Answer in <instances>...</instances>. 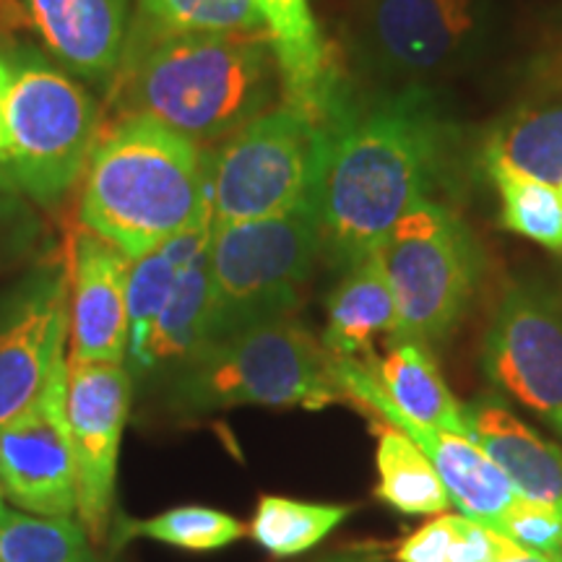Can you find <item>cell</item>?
<instances>
[{"label":"cell","instance_id":"19","mask_svg":"<svg viewBox=\"0 0 562 562\" xmlns=\"http://www.w3.org/2000/svg\"><path fill=\"white\" fill-rule=\"evenodd\" d=\"M472 440L480 442L518 495L531 501L562 503V451L531 430L497 398H480L467 406Z\"/></svg>","mask_w":562,"mask_h":562},{"label":"cell","instance_id":"29","mask_svg":"<svg viewBox=\"0 0 562 562\" xmlns=\"http://www.w3.org/2000/svg\"><path fill=\"white\" fill-rule=\"evenodd\" d=\"M245 533V526L229 513L203 505H180V508L157 513L144 521H123L117 526V542L133 537L178 547L191 552H211L235 544Z\"/></svg>","mask_w":562,"mask_h":562},{"label":"cell","instance_id":"2","mask_svg":"<svg viewBox=\"0 0 562 562\" xmlns=\"http://www.w3.org/2000/svg\"><path fill=\"white\" fill-rule=\"evenodd\" d=\"M281 89L266 30L133 34L121 104L193 144L229 138L271 110Z\"/></svg>","mask_w":562,"mask_h":562},{"label":"cell","instance_id":"20","mask_svg":"<svg viewBox=\"0 0 562 562\" xmlns=\"http://www.w3.org/2000/svg\"><path fill=\"white\" fill-rule=\"evenodd\" d=\"M364 360L389 402L404 417L472 438L467 406L453 398L446 378L440 375L438 362L432 360L430 344L412 339V336H393L381 357L370 355Z\"/></svg>","mask_w":562,"mask_h":562},{"label":"cell","instance_id":"21","mask_svg":"<svg viewBox=\"0 0 562 562\" xmlns=\"http://www.w3.org/2000/svg\"><path fill=\"white\" fill-rule=\"evenodd\" d=\"M211 341V269L209 248L180 271L170 297L161 307L144 357L131 370L133 378L175 370Z\"/></svg>","mask_w":562,"mask_h":562},{"label":"cell","instance_id":"6","mask_svg":"<svg viewBox=\"0 0 562 562\" xmlns=\"http://www.w3.org/2000/svg\"><path fill=\"white\" fill-rule=\"evenodd\" d=\"M334 125L297 108L269 110L209 154L214 227L318 203Z\"/></svg>","mask_w":562,"mask_h":562},{"label":"cell","instance_id":"1","mask_svg":"<svg viewBox=\"0 0 562 562\" xmlns=\"http://www.w3.org/2000/svg\"><path fill=\"white\" fill-rule=\"evenodd\" d=\"M440 149L438 112L422 89L344 110L318 199L323 252L349 269L381 248L406 211L430 199Z\"/></svg>","mask_w":562,"mask_h":562},{"label":"cell","instance_id":"31","mask_svg":"<svg viewBox=\"0 0 562 562\" xmlns=\"http://www.w3.org/2000/svg\"><path fill=\"white\" fill-rule=\"evenodd\" d=\"M32 235V220L11 195V186L0 180V256L16 252Z\"/></svg>","mask_w":562,"mask_h":562},{"label":"cell","instance_id":"7","mask_svg":"<svg viewBox=\"0 0 562 562\" xmlns=\"http://www.w3.org/2000/svg\"><path fill=\"white\" fill-rule=\"evenodd\" d=\"M11 76L9 151L0 170L11 188L50 206L70 191L94 149V100L40 58L16 60Z\"/></svg>","mask_w":562,"mask_h":562},{"label":"cell","instance_id":"12","mask_svg":"<svg viewBox=\"0 0 562 562\" xmlns=\"http://www.w3.org/2000/svg\"><path fill=\"white\" fill-rule=\"evenodd\" d=\"M334 378L341 396L364 406L372 417L391 422L404 430L425 451L432 467L438 469L446 484L451 503L459 505L461 513L476 521L495 526L505 508L516 501L513 487L503 469L482 451L480 442L459 432H448L442 427L422 425L417 419L404 417L385 396L381 383L372 375L368 360L360 357H334Z\"/></svg>","mask_w":562,"mask_h":562},{"label":"cell","instance_id":"17","mask_svg":"<svg viewBox=\"0 0 562 562\" xmlns=\"http://www.w3.org/2000/svg\"><path fill=\"white\" fill-rule=\"evenodd\" d=\"M55 58L74 74L108 79L125 58L128 0H26Z\"/></svg>","mask_w":562,"mask_h":562},{"label":"cell","instance_id":"36","mask_svg":"<svg viewBox=\"0 0 562 562\" xmlns=\"http://www.w3.org/2000/svg\"><path fill=\"white\" fill-rule=\"evenodd\" d=\"M558 562H562V550L558 552Z\"/></svg>","mask_w":562,"mask_h":562},{"label":"cell","instance_id":"14","mask_svg":"<svg viewBox=\"0 0 562 562\" xmlns=\"http://www.w3.org/2000/svg\"><path fill=\"white\" fill-rule=\"evenodd\" d=\"M70 326V273L63 266L34 271L0 311V425L45 389Z\"/></svg>","mask_w":562,"mask_h":562},{"label":"cell","instance_id":"26","mask_svg":"<svg viewBox=\"0 0 562 562\" xmlns=\"http://www.w3.org/2000/svg\"><path fill=\"white\" fill-rule=\"evenodd\" d=\"M0 562H94L89 533L74 518L5 508L0 516Z\"/></svg>","mask_w":562,"mask_h":562},{"label":"cell","instance_id":"24","mask_svg":"<svg viewBox=\"0 0 562 562\" xmlns=\"http://www.w3.org/2000/svg\"><path fill=\"white\" fill-rule=\"evenodd\" d=\"M351 505L307 503L297 497L263 495L248 526L250 539L273 558H294L318 547L351 516Z\"/></svg>","mask_w":562,"mask_h":562},{"label":"cell","instance_id":"3","mask_svg":"<svg viewBox=\"0 0 562 562\" xmlns=\"http://www.w3.org/2000/svg\"><path fill=\"white\" fill-rule=\"evenodd\" d=\"M79 216L136 261L211 220L209 154L149 117H123L91 149Z\"/></svg>","mask_w":562,"mask_h":562},{"label":"cell","instance_id":"35","mask_svg":"<svg viewBox=\"0 0 562 562\" xmlns=\"http://www.w3.org/2000/svg\"><path fill=\"white\" fill-rule=\"evenodd\" d=\"M3 487H0V516H3V510H5V505H3Z\"/></svg>","mask_w":562,"mask_h":562},{"label":"cell","instance_id":"11","mask_svg":"<svg viewBox=\"0 0 562 562\" xmlns=\"http://www.w3.org/2000/svg\"><path fill=\"white\" fill-rule=\"evenodd\" d=\"M131 398L133 375L125 364L68 360V425L79 480L76 516L91 542H102L108 531Z\"/></svg>","mask_w":562,"mask_h":562},{"label":"cell","instance_id":"38","mask_svg":"<svg viewBox=\"0 0 562 562\" xmlns=\"http://www.w3.org/2000/svg\"><path fill=\"white\" fill-rule=\"evenodd\" d=\"M558 191H560V195H562V186H560V188H558Z\"/></svg>","mask_w":562,"mask_h":562},{"label":"cell","instance_id":"10","mask_svg":"<svg viewBox=\"0 0 562 562\" xmlns=\"http://www.w3.org/2000/svg\"><path fill=\"white\" fill-rule=\"evenodd\" d=\"M0 487L19 510L74 518L79 503L68 425V357H60L37 398L0 425Z\"/></svg>","mask_w":562,"mask_h":562},{"label":"cell","instance_id":"28","mask_svg":"<svg viewBox=\"0 0 562 562\" xmlns=\"http://www.w3.org/2000/svg\"><path fill=\"white\" fill-rule=\"evenodd\" d=\"M505 537L467 513H438L409 533L396 550V562H495Z\"/></svg>","mask_w":562,"mask_h":562},{"label":"cell","instance_id":"33","mask_svg":"<svg viewBox=\"0 0 562 562\" xmlns=\"http://www.w3.org/2000/svg\"><path fill=\"white\" fill-rule=\"evenodd\" d=\"M495 562H558V554L526 550V547H518L516 542H510V539L505 537V547H503L501 558H497Z\"/></svg>","mask_w":562,"mask_h":562},{"label":"cell","instance_id":"30","mask_svg":"<svg viewBox=\"0 0 562 562\" xmlns=\"http://www.w3.org/2000/svg\"><path fill=\"white\" fill-rule=\"evenodd\" d=\"M492 529L526 550L558 554L562 550V503L516 495Z\"/></svg>","mask_w":562,"mask_h":562},{"label":"cell","instance_id":"37","mask_svg":"<svg viewBox=\"0 0 562 562\" xmlns=\"http://www.w3.org/2000/svg\"><path fill=\"white\" fill-rule=\"evenodd\" d=\"M0 180H5V178H3V170H0Z\"/></svg>","mask_w":562,"mask_h":562},{"label":"cell","instance_id":"16","mask_svg":"<svg viewBox=\"0 0 562 562\" xmlns=\"http://www.w3.org/2000/svg\"><path fill=\"white\" fill-rule=\"evenodd\" d=\"M263 30L279 66L286 104L336 123L344 110L341 83L307 0H258Z\"/></svg>","mask_w":562,"mask_h":562},{"label":"cell","instance_id":"5","mask_svg":"<svg viewBox=\"0 0 562 562\" xmlns=\"http://www.w3.org/2000/svg\"><path fill=\"white\" fill-rule=\"evenodd\" d=\"M321 252L318 203L211 227V341L292 318Z\"/></svg>","mask_w":562,"mask_h":562},{"label":"cell","instance_id":"4","mask_svg":"<svg viewBox=\"0 0 562 562\" xmlns=\"http://www.w3.org/2000/svg\"><path fill=\"white\" fill-rule=\"evenodd\" d=\"M341 398L334 357L294 318L269 321L203 347L170 372L167 404L180 417L237 406L323 409Z\"/></svg>","mask_w":562,"mask_h":562},{"label":"cell","instance_id":"18","mask_svg":"<svg viewBox=\"0 0 562 562\" xmlns=\"http://www.w3.org/2000/svg\"><path fill=\"white\" fill-rule=\"evenodd\" d=\"M402 336L396 294L381 250L351 263L326 305L323 349L331 357H370L378 339Z\"/></svg>","mask_w":562,"mask_h":562},{"label":"cell","instance_id":"27","mask_svg":"<svg viewBox=\"0 0 562 562\" xmlns=\"http://www.w3.org/2000/svg\"><path fill=\"white\" fill-rule=\"evenodd\" d=\"M263 30L258 0H138L136 34H227Z\"/></svg>","mask_w":562,"mask_h":562},{"label":"cell","instance_id":"15","mask_svg":"<svg viewBox=\"0 0 562 562\" xmlns=\"http://www.w3.org/2000/svg\"><path fill=\"white\" fill-rule=\"evenodd\" d=\"M131 258L83 229L70 269V355L79 362L125 364Z\"/></svg>","mask_w":562,"mask_h":562},{"label":"cell","instance_id":"34","mask_svg":"<svg viewBox=\"0 0 562 562\" xmlns=\"http://www.w3.org/2000/svg\"><path fill=\"white\" fill-rule=\"evenodd\" d=\"M321 562H381V560L370 558V554L349 552V554H334V558H326V560H321Z\"/></svg>","mask_w":562,"mask_h":562},{"label":"cell","instance_id":"9","mask_svg":"<svg viewBox=\"0 0 562 562\" xmlns=\"http://www.w3.org/2000/svg\"><path fill=\"white\" fill-rule=\"evenodd\" d=\"M484 378L562 438V307L516 281L497 302L482 344Z\"/></svg>","mask_w":562,"mask_h":562},{"label":"cell","instance_id":"8","mask_svg":"<svg viewBox=\"0 0 562 562\" xmlns=\"http://www.w3.org/2000/svg\"><path fill=\"white\" fill-rule=\"evenodd\" d=\"M383 269L396 294L402 336L442 341L472 305L480 250L451 209L422 201L381 245Z\"/></svg>","mask_w":562,"mask_h":562},{"label":"cell","instance_id":"23","mask_svg":"<svg viewBox=\"0 0 562 562\" xmlns=\"http://www.w3.org/2000/svg\"><path fill=\"white\" fill-rule=\"evenodd\" d=\"M484 161L562 186V102L529 108L497 125L484 146Z\"/></svg>","mask_w":562,"mask_h":562},{"label":"cell","instance_id":"25","mask_svg":"<svg viewBox=\"0 0 562 562\" xmlns=\"http://www.w3.org/2000/svg\"><path fill=\"white\" fill-rule=\"evenodd\" d=\"M484 167L492 186L501 193L503 227L562 252V195L558 188L510 170L501 161H484Z\"/></svg>","mask_w":562,"mask_h":562},{"label":"cell","instance_id":"13","mask_svg":"<svg viewBox=\"0 0 562 562\" xmlns=\"http://www.w3.org/2000/svg\"><path fill=\"white\" fill-rule=\"evenodd\" d=\"M364 42L396 76H435L459 68L487 30L484 0H368Z\"/></svg>","mask_w":562,"mask_h":562},{"label":"cell","instance_id":"32","mask_svg":"<svg viewBox=\"0 0 562 562\" xmlns=\"http://www.w3.org/2000/svg\"><path fill=\"white\" fill-rule=\"evenodd\" d=\"M11 66L0 60V159L9 151V100H11Z\"/></svg>","mask_w":562,"mask_h":562},{"label":"cell","instance_id":"22","mask_svg":"<svg viewBox=\"0 0 562 562\" xmlns=\"http://www.w3.org/2000/svg\"><path fill=\"white\" fill-rule=\"evenodd\" d=\"M372 432L378 435V501L406 516H438L451 508L438 469L409 435L385 419H375Z\"/></svg>","mask_w":562,"mask_h":562}]
</instances>
